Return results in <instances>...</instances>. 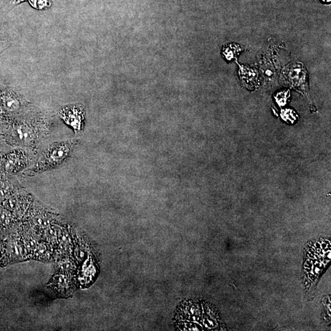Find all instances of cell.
<instances>
[{"mask_svg":"<svg viewBox=\"0 0 331 331\" xmlns=\"http://www.w3.org/2000/svg\"><path fill=\"white\" fill-rule=\"evenodd\" d=\"M75 143V141L71 140L55 142L49 145L44 151L37 163L33 168V172H43L62 164L68 158Z\"/></svg>","mask_w":331,"mask_h":331,"instance_id":"6da1fadb","label":"cell"},{"mask_svg":"<svg viewBox=\"0 0 331 331\" xmlns=\"http://www.w3.org/2000/svg\"><path fill=\"white\" fill-rule=\"evenodd\" d=\"M39 130L29 123L15 126L11 130V137L14 142L22 145H31L37 140Z\"/></svg>","mask_w":331,"mask_h":331,"instance_id":"7a4b0ae2","label":"cell"},{"mask_svg":"<svg viewBox=\"0 0 331 331\" xmlns=\"http://www.w3.org/2000/svg\"><path fill=\"white\" fill-rule=\"evenodd\" d=\"M60 114L64 121L73 128L75 131H79L82 129L84 117L82 109L76 106L67 107L61 110Z\"/></svg>","mask_w":331,"mask_h":331,"instance_id":"3957f363","label":"cell"},{"mask_svg":"<svg viewBox=\"0 0 331 331\" xmlns=\"http://www.w3.org/2000/svg\"><path fill=\"white\" fill-rule=\"evenodd\" d=\"M27 163L26 155L21 151H16L8 155L4 162V168L8 173L18 172Z\"/></svg>","mask_w":331,"mask_h":331,"instance_id":"277c9868","label":"cell"},{"mask_svg":"<svg viewBox=\"0 0 331 331\" xmlns=\"http://www.w3.org/2000/svg\"><path fill=\"white\" fill-rule=\"evenodd\" d=\"M288 80L294 87H301L304 90L305 82V71L303 67L299 65L292 66L288 70Z\"/></svg>","mask_w":331,"mask_h":331,"instance_id":"5b68a950","label":"cell"},{"mask_svg":"<svg viewBox=\"0 0 331 331\" xmlns=\"http://www.w3.org/2000/svg\"><path fill=\"white\" fill-rule=\"evenodd\" d=\"M240 74L244 84L249 88L257 86L258 73L256 70L250 69L247 67H241Z\"/></svg>","mask_w":331,"mask_h":331,"instance_id":"8992f818","label":"cell"},{"mask_svg":"<svg viewBox=\"0 0 331 331\" xmlns=\"http://www.w3.org/2000/svg\"><path fill=\"white\" fill-rule=\"evenodd\" d=\"M5 18L4 11L0 7V52L3 51L8 45L7 28Z\"/></svg>","mask_w":331,"mask_h":331,"instance_id":"52a82bcc","label":"cell"},{"mask_svg":"<svg viewBox=\"0 0 331 331\" xmlns=\"http://www.w3.org/2000/svg\"><path fill=\"white\" fill-rule=\"evenodd\" d=\"M1 102L4 107L7 111L14 112L18 111L20 108L19 101L11 95H4L1 97Z\"/></svg>","mask_w":331,"mask_h":331,"instance_id":"ba28073f","label":"cell"},{"mask_svg":"<svg viewBox=\"0 0 331 331\" xmlns=\"http://www.w3.org/2000/svg\"><path fill=\"white\" fill-rule=\"evenodd\" d=\"M54 284L58 290L63 291L69 288L71 281L65 276H57L55 277Z\"/></svg>","mask_w":331,"mask_h":331,"instance_id":"9c48e42d","label":"cell"},{"mask_svg":"<svg viewBox=\"0 0 331 331\" xmlns=\"http://www.w3.org/2000/svg\"><path fill=\"white\" fill-rule=\"evenodd\" d=\"M33 8L38 10H44L51 7L52 0H28Z\"/></svg>","mask_w":331,"mask_h":331,"instance_id":"30bf717a","label":"cell"},{"mask_svg":"<svg viewBox=\"0 0 331 331\" xmlns=\"http://www.w3.org/2000/svg\"><path fill=\"white\" fill-rule=\"evenodd\" d=\"M12 188L9 183L5 181H0V199H5L9 196Z\"/></svg>","mask_w":331,"mask_h":331,"instance_id":"8fae6325","label":"cell"},{"mask_svg":"<svg viewBox=\"0 0 331 331\" xmlns=\"http://www.w3.org/2000/svg\"><path fill=\"white\" fill-rule=\"evenodd\" d=\"M58 268L61 271L66 272V273H72L75 269V266L73 262L70 260H64L59 263Z\"/></svg>","mask_w":331,"mask_h":331,"instance_id":"7c38bea8","label":"cell"},{"mask_svg":"<svg viewBox=\"0 0 331 331\" xmlns=\"http://www.w3.org/2000/svg\"><path fill=\"white\" fill-rule=\"evenodd\" d=\"M59 241H60L61 249H63L64 251H67V249L69 247L70 243L69 235L67 234V232H63L61 233L59 238Z\"/></svg>","mask_w":331,"mask_h":331,"instance_id":"4fadbf2b","label":"cell"},{"mask_svg":"<svg viewBox=\"0 0 331 331\" xmlns=\"http://www.w3.org/2000/svg\"><path fill=\"white\" fill-rule=\"evenodd\" d=\"M262 71L264 75H265V77L267 78V79L271 80V78L274 77V69L273 67L269 65V64H267V65L264 66Z\"/></svg>","mask_w":331,"mask_h":331,"instance_id":"5bb4252c","label":"cell"},{"mask_svg":"<svg viewBox=\"0 0 331 331\" xmlns=\"http://www.w3.org/2000/svg\"><path fill=\"white\" fill-rule=\"evenodd\" d=\"M235 51H237L236 49H235L234 47L230 46L227 47L226 48V47L224 48L223 52L227 60H231L232 58L234 57L235 55H236V52H235Z\"/></svg>","mask_w":331,"mask_h":331,"instance_id":"9a60e30c","label":"cell"},{"mask_svg":"<svg viewBox=\"0 0 331 331\" xmlns=\"http://www.w3.org/2000/svg\"><path fill=\"white\" fill-rule=\"evenodd\" d=\"M85 249L82 246H78L75 252V256L76 257L78 262H82L84 257H85Z\"/></svg>","mask_w":331,"mask_h":331,"instance_id":"2e32d148","label":"cell"},{"mask_svg":"<svg viewBox=\"0 0 331 331\" xmlns=\"http://www.w3.org/2000/svg\"><path fill=\"white\" fill-rule=\"evenodd\" d=\"M278 102L281 104L282 100L283 104L285 103L286 100H287V94L286 93H281V94H278Z\"/></svg>","mask_w":331,"mask_h":331,"instance_id":"e0dca14e","label":"cell"},{"mask_svg":"<svg viewBox=\"0 0 331 331\" xmlns=\"http://www.w3.org/2000/svg\"><path fill=\"white\" fill-rule=\"evenodd\" d=\"M27 1L28 0H8L11 6H17Z\"/></svg>","mask_w":331,"mask_h":331,"instance_id":"ac0fdd59","label":"cell"},{"mask_svg":"<svg viewBox=\"0 0 331 331\" xmlns=\"http://www.w3.org/2000/svg\"><path fill=\"white\" fill-rule=\"evenodd\" d=\"M321 247L322 250H324L325 248L327 247V244L325 242H322L321 244Z\"/></svg>","mask_w":331,"mask_h":331,"instance_id":"d6986e66","label":"cell"},{"mask_svg":"<svg viewBox=\"0 0 331 331\" xmlns=\"http://www.w3.org/2000/svg\"><path fill=\"white\" fill-rule=\"evenodd\" d=\"M315 245L316 248L317 249H321V244L319 243H318V242H316L315 244Z\"/></svg>","mask_w":331,"mask_h":331,"instance_id":"ffe728a7","label":"cell"},{"mask_svg":"<svg viewBox=\"0 0 331 331\" xmlns=\"http://www.w3.org/2000/svg\"><path fill=\"white\" fill-rule=\"evenodd\" d=\"M312 269L305 268V273H308L312 272Z\"/></svg>","mask_w":331,"mask_h":331,"instance_id":"44dd1931","label":"cell"},{"mask_svg":"<svg viewBox=\"0 0 331 331\" xmlns=\"http://www.w3.org/2000/svg\"><path fill=\"white\" fill-rule=\"evenodd\" d=\"M308 257H309L310 258H313H313H315V256H314V255H312L310 253L308 254Z\"/></svg>","mask_w":331,"mask_h":331,"instance_id":"7402d4cb","label":"cell"},{"mask_svg":"<svg viewBox=\"0 0 331 331\" xmlns=\"http://www.w3.org/2000/svg\"><path fill=\"white\" fill-rule=\"evenodd\" d=\"M319 254H320L321 256H323L324 252H323V250H322V249L320 250V252H319Z\"/></svg>","mask_w":331,"mask_h":331,"instance_id":"603a6c76","label":"cell"},{"mask_svg":"<svg viewBox=\"0 0 331 331\" xmlns=\"http://www.w3.org/2000/svg\"><path fill=\"white\" fill-rule=\"evenodd\" d=\"M330 246H331L330 242H329V243L327 244V247L328 249H329V251H331Z\"/></svg>","mask_w":331,"mask_h":331,"instance_id":"cb8c5ba5","label":"cell"},{"mask_svg":"<svg viewBox=\"0 0 331 331\" xmlns=\"http://www.w3.org/2000/svg\"><path fill=\"white\" fill-rule=\"evenodd\" d=\"M329 250L327 247H326L323 250L324 253H326V252H329Z\"/></svg>","mask_w":331,"mask_h":331,"instance_id":"d4e9b609","label":"cell"},{"mask_svg":"<svg viewBox=\"0 0 331 331\" xmlns=\"http://www.w3.org/2000/svg\"><path fill=\"white\" fill-rule=\"evenodd\" d=\"M310 263H312V262H311L309 260H307L306 261V263H305V264H307V265H310Z\"/></svg>","mask_w":331,"mask_h":331,"instance_id":"484cf974","label":"cell"},{"mask_svg":"<svg viewBox=\"0 0 331 331\" xmlns=\"http://www.w3.org/2000/svg\"><path fill=\"white\" fill-rule=\"evenodd\" d=\"M322 1H323L324 2L327 3V2H330V0H322Z\"/></svg>","mask_w":331,"mask_h":331,"instance_id":"4316f807","label":"cell"},{"mask_svg":"<svg viewBox=\"0 0 331 331\" xmlns=\"http://www.w3.org/2000/svg\"><path fill=\"white\" fill-rule=\"evenodd\" d=\"M318 243H319L320 244H321L322 243V241L321 240V239L320 240H319Z\"/></svg>","mask_w":331,"mask_h":331,"instance_id":"83f0119b","label":"cell"}]
</instances>
